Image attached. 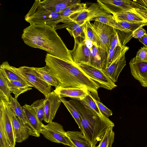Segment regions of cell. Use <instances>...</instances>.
Wrapping results in <instances>:
<instances>
[{
    "label": "cell",
    "mask_w": 147,
    "mask_h": 147,
    "mask_svg": "<svg viewBox=\"0 0 147 147\" xmlns=\"http://www.w3.org/2000/svg\"><path fill=\"white\" fill-rule=\"evenodd\" d=\"M45 61L59 87L80 88L87 89L93 97L100 100L98 90L99 87L76 65L47 53Z\"/></svg>",
    "instance_id": "cell-1"
},
{
    "label": "cell",
    "mask_w": 147,
    "mask_h": 147,
    "mask_svg": "<svg viewBox=\"0 0 147 147\" xmlns=\"http://www.w3.org/2000/svg\"><path fill=\"white\" fill-rule=\"evenodd\" d=\"M22 38L25 43L30 47L42 49L51 55L74 63L70 50L54 28L43 25H30L24 30Z\"/></svg>",
    "instance_id": "cell-2"
},
{
    "label": "cell",
    "mask_w": 147,
    "mask_h": 147,
    "mask_svg": "<svg viewBox=\"0 0 147 147\" xmlns=\"http://www.w3.org/2000/svg\"><path fill=\"white\" fill-rule=\"evenodd\" d=\"M69 101L80 114L84 136L92 147L96 146L101 140L107 129L114 126V123L108 118L102 119L92 114L79 100L74 99Z\"/></svg>",
    "instance_id": "cell-3"
},
{
    "label": "cell",
    "mask_w": 147,
    "mask_h": 147,
    "mask_svg": "<svg viewBox=\"0 0 147 147\" xmlns=\"http://www.w3.org/2000/svg\"><path fill=\"white\" fill-rule=\"evenodd\" d=\"M24 18L30 25H43L55 29L57 24L63 22L60 13L48 10L41 4L40 0L34 1Z\"/></svg>",
    "instance_id": "cell-4"
},
{
    "label": "cell",
    "mask_w": 147,
    "mask_h": 147,
    "mask_svg": "<svg viewBox=\"0 0 147 147\" xmlns=\"http://www.w3.org/2000/svg\"><path fill=\"white\" fill-rule=\"evenodd\" d=\"M91 24L93 30L97 34L100 42L101 49L99 50L103 69L106 65L108 53L110 47L111 37L116 29L111 26L98 21H95L93 23H91Z\"/></svg>",
    "instance_id": "cell-5"
},
{
    "label": "cell",
    "mask_w": 147,
    "mask_h": 147,
    "mask_svg": "<svg viewBox=\"0 0 147 147\" xmlns=\"http://www.w3.org/2000/svg\"><path fill=\"white\" fill-rule=\"evenodd\" d=\"M13 67L17 73L43 94L45 97L51 92L52 86L41 78L32 67L24 66L18 68Z\"/></svg>",
    "instance_id": "cell-6"
},
{
    "label": "cell",
    "mask_w": 147,
    "mask_h": 147,
    "mask_svg": "<svg viewBox=\"0 0 147 147\" xmlns=\"http://www.w3.org/2000/svg\"><path fill=\"white\" fill-rule=\"evenodd\" d=\"M99 87L111 90L117 86L102 71L90 64L81 63L76 65Z\"/></svg>",
    "instance_id": "cell-7"
},
{
    "label": "cell",
    "mask_w": 147,
    "mask_h": 147,
    "mask_svg": "<svg viewBox=\"0 0 147 147\" xmlns=\"http://www.w3.org/2000/svg\"><path fill=\"white\" fill-rule=\"evenodd\" d=\"M14 115L9 103L0 100V126L3 128L5 134L12 147H15V140L13 125Z\"/></svg>",
    "instance_id": "cell-8"
},
{
    "label": "cell",
    "mask_w": 147,
    "mask_h": 147,
    "mask_svg": "<svg viewBox=\"0 0 147 147\" xmlns=\"http://www.w3.org/2000/svg\"><path fill=\"white\" fill-rule=\"evenodd\" d=\"M96 2L104 10L112 15L134 9H147L146 7L133 1L98 0Z\"/></svg>",
    "instance_id": "cell-9"
},
{
    "label": "cell",
    "mask_w": 147,
    "mask_h": 147,
    "mask_svg": "<svg viewBox=\"0 0 147 147\" xmlns=\"http://www.w3.org/2000/svg\"><path fill=\"white\" fill-rule=\"evenodd\" d=\"M65 134L61 124L53 121L46 125L43 124L40 132L44 137L52 142L71 147Z\"/></svg>",
    "instance_id": "cell-10"
},
{
    "label": "cell",
    "mask_w": 147,
    "mask_h": 147,
    "mask_svg": "<svg viewBox=\"0 0 147 147\" xmlns=\"http://www.w3.org/2000/svg\"><path fill=\"white\" fill-rule=\"evenodd\" d=\"M112 15L104 10L97 2L93 3L85 11L74 14L63 22L66 24L72 22L85 23L94 18L101 16H111Z\"/></svg>",
    "instance_id": "cell-11"
},
{
    "label": "cell",
    "mask_w": 147,
    "mask_h": 147,
    "mask_svg": "<svg viewBox=\"0 0 147 147\" xmlns=\"http://www.w3.org/2000/svg\"><path fill=\"white\" fill-rule=\"evenodd\" d=\"M82 38H74L73 49L69 51L74 63L76 65L85 63L90 64L92 51L85 44Z\"/></svg>",
    "instance_id": "cell-12"
},
{
    "label": "cell",
    "mask_w": 147,
    "mask_h": 147,
    "mask_svg": "<svg viewBox=\"0 0 147 147\" xmlns=\"http://www.w3.org/2000/svg\"><path fill=\"white\" fill-rule=\"evenodd\" d=\"M61 102L60 98L54 91L45 97L43 119L45 122L49 123L53 121Z\"/></svg>",
    "instance_id": "cell-13"
},
{
    "label": "cell",
    "mask_w": 147,
    "mask_h": 147,
    "mask_svg": "<svg viewBox=\"0 0 147 147\" xmlns=\"http://www.w3.org/2000/svg\"><path fill=\"white\" fill-rule=\"evenodd\" d=\"M131 73L143 87H147V60L132 58L129 62Z\"/></svg>",
    "instance_id": "cell-14"
},
{
    "label": "cell",
    "mask_w": 147,
    "mask_h": 147,
    "mask_svg": "<svg viewBox=\"0 0 147 147\" xmlns=\"http://www.w3.org/2000/svg\"><path fill=\"white\" fill-rule=\"evenodd\" d=\"M23 108L27 125L29 127L30 135L40 137L43 123L31 105L26 104Z\"/></svg>",
    "instance_id": "cell-15"
},
{
    "label": "cell",
    "mask_w": 147,
    "mask_h": 147,
    "mask_svg": "<svg viewBox=\"0 0 147 147\" xmlns=\"http://www.w3.org/2000/svg\"><path fill=\"white\" fill-rule=\"evenodd\" d=\"M125 53L121 55L108 67L102 69L103 71L115 83L117 82L120 73L126 65Z\"/></svg>",
    "instance_id": "cell-16"
},
{
    "label": "cell",
    "mask_w": 147,
    "mask_h": 147,
    "mask_svg": "<svg viewBox=\"0 0 147 147\" xmlns=\"http://www.w3.org/2000/svg\"><path fill=\"white\" fill-rule=\"evenodd\" d=\"M54 91L60 98L68 97L79 100L85 98L89 91L83 88L60 87L55 88Z\"/></svg>",
    "instance_id": "cell-17"
},
{
    "label": "cell",
    "mask_w": 147,
    "mask_h": 147,
    "mask_svg": "<svg viewBox=\"0 0 147 147\" xmlns=\"http://www.w3.org/2000/svg\"><path fill=\"white\" fill-rule=\"evenodd\" d=\"M41 4L48 10L60 13L66 8L77 3H81L80 0H40Z\"/></svg>",
    "instance_id": "cell-18"
},
{
    "label": "cell",
    "mask_w": 147,
    "mask_h": 147,
    "mask_svg": "<svg viewBox=\"0 0 147 147\" xmlns=\"http://www.w3.org/2000/svg\"><path fill=\"white\" fill-rule=\"evenodd\" d=\"M13 125L16 142H22L28 138L30 135V129L27 124L14 115Z\"/></svg>",
    "instance_id": "cell-19"
},
{
    "label": "cell",
    "mask_w": 147,
    "mask_h": 147,
    "mask_svg": "<svg viewBox=\"0 0 147 147\" xmlns=\"http://www.w3.org/2000/svg\"><path fill=\"white\" fill-rule=\"evenodd\" d=\"M65 134L71 147H92L81 131H67Z\"/></svg>",
    "instance_id": "cell-20"
},
{
    "label": "cell",
    "mask_w": 147,
    "mask_h": 147,
    "mask_svg": "<svg viewBox=\"0 0 147 147\" xmlns=\"http://www.w3.org/2000/svg\"><path fill=\"white\" fill-rule=\"evenodd\" d=\"M134 9L113 15L116 21L133 23H147V21L137 13Z\"/></svg>",
    "instance_id": "cell-21"
},
{
    "label": "cell",
    "mask_w": 147,
    "mask_h": 147,
    "mask_svg": "<svg viewBox=\"0 0 147 147\" xmlns=\"http://www.w3.org/2000/svg\"><path fill=\"white\" fill-rule=\"evenodd\" d=\"M13 67L7 61L3 62L0 66V73L8 80L20 81L32 86L26 79L17 73Z\"/></svg>",
    "instance_id": "cell-22"
},
{
    "label": "cell",
    "mask_w": 147,
    "mask_h": 147,
    "mask_svg": "<svg viewBox=\"0 0 147 147\" xmlns=\"http://www.w3.org/2000/svg\"><path fill=\"white\" fill-rule=\"evenodd\" d=\"M85 23L72 22L57 25L55 30L66 28L70 35L74 38H80L83 39L84 38V26Z\"/></svg>",
    "instance_id": "cell-23"
},
{
    "label": "cell",
    "mask_w": 147,
    "mask_h": 147,
    "mask_svg": "<svg viewBox=\"0 0 147 147\" xmlns=\"http://www.w3.org/2000/svg\"><path fill=\"white\" fill-rule=\"evenodd\" d=\"M80 101L84 107L92 114L102 119L108 118L100 111L94 100L93 96L89 91L85 97Z\"/></svg>",
    "instance_id": "cell-24"
},
{
    "label": "cell",
    "mask_w": 147,
    "mask_h": 147,
    "mask_svg": "<svg viewBox=\"0 0 147 147\" xmlns=\"http://www.w3.org/2000/svg\"><path fill=\"white\" fill-rule=\"evenodd\" d=\"M33 69L37 73L43 80L55 88L59 87V84L51 73L49 68L46 65L42 67H32Z\"/></svg>",
    "instance_id": "cell-25"
},
{
    "label": "cell",
    "mask_w": 147,
    "mask_h": 147,
    "mask_svg": "<svg viewBox=\"0 0 147 147\" xmlns=\"http://www.w3.org/2000/svg\"><path fill=\"white\" fill-rule=\"evenodd\" d=\"M7 81L11 92L13 93L16 98L21 94L31 90L32 87L20 81L7 80Z\"/></svg>",
    "instance_id": "cell-26"
},
{
    "label": "cell",
    "mask_w": 147,
    "mask_h": 147,
    "mask_svg": "<svg viewBox=\"0 0 147 147\" xmlns=\"http://www.w3.org/2000/svg\"><path fill=\"white\" fill-rule=\"evenodd\" d=\"M86 4L84 3H80L72 5L63 10L60 13L63 19V22L70 16L83 11L87 8Z\"/></svg>",
    "instance_id": "cell-27"
},
{
    "label": "cell",
    "mask_w": 147,
    "mask_h": 147,
    "mask_svg": "<svg viewBox=\"0 0 147 147\" xmlns=\"http://www.w3.org/2000/svg\"><path fill=\"white\" fill-rule=\"evenodd\" d=\"M129 49L128 47L125 46L122 47L118 46L115 48L110 47L108 53L106 64L104 68L108 67L121 55L126 53Z\"/></svg>",
    "instance_id": "cell-28"
},
{
    "label": "cell",
    "mask_w": 147,
    "mask_h": 147,
    "mask_svg": "<svg viewBox=\"0 0 147 147\" xmlns=\"http://www.w3.org/2000/svg\"><path fill=\"white\" fill-rule=\"evenodd\" d=\"M9 103L14 115L18 117L24 123L27 124L23 107L18 101L17 98L11 96Z\"/></svg>",
    "instance_id": "cell-29"
},
{
    "label": "cell",
    "mask_w": 147,
    "mask_h": 147,
    "mask_svg": "<svg viewBox=\"0 0 147 147\" xmlns=\"http://www.w3.org/2000/svg\"><path fill=\"white\" fill-rule=\"evenodd\" d=\"M11 93L7 80L0 73V100L9 102Z\"/></svg>",
    "instance_id": "cell-30"
},
{
    "label": "cell",
    "mask_w": 147,
    "mask_h": 147,
    "mask_svg": "<svg viewBox=\"0 0 147 147\" xmlns=\"http://www.w3.org/2000/svg\"><path fill=\"white\" fill-rule=\"evenodd\" d=\"M62 102L71 113L76 122L78 124L79 129L84 135V132L82 126L80 114L73 105L69 101L67 100L63 97L60 98Z\"/></svg>",
    "instance_id": "cell-31"
},
{
    "label": "cell",
    "mask_w": 147,
    "mask_h": 147,
    "mask_svg": "<svg viewBox=\"0 0 147 147\" xmlns=\"http://www.w3.org/2000/svg\"><path fill=\"white\" fill-rule=\"evenodd\" d=\"M84 28L87 36L92 42L93 45L100 50L101 49L100 42L97 34L93 30L91 23L90 21H87L85 23Z\"/></svg>",
    "instance_id": "cell-32"
},
{
    "label": "cell",
    "mask_w": 147,
    "mask_h": 147,
    "mask_svg": "<svg viewBox=\"0 0 147 147\" xmlns=\"http://www.w3.org/2000/svg\"><path fill=\"white\" fill-rule=\"evenodd\" d=\"M111 127L106 131L101 140L99 142V147H112L114 141L115 134Z\"/></svg>",
    "instance_id": "cell-33"
},
{
    "label": "cell",
    "mask_w": 147,
    "mask_h": 147,
    "mask_svg": "<svg viewBox=\"0 0 147 147\" xmlns=\"http://www.w3.org/2000/svg\"><path fill=\"white\" fill-rule=\"evenodd\" d=\"M92 50L90 64L102 69V62L99 49L93 45Z\"/></svg>",
    "instance_id": "cell-34"
},
{
    "label": "cell",
    "mask_w": 147,
    "mask_h": 147,
    "mask_svg": "<svg viewBox=\"0 0 147 147\" xmlns=\"http://www.w3.org/2000/svg\"><path fill=\"white\" fill-rule=\"evenodd\" d=\"M30 105L40 120L42 122L45 116V99L37 100Z\"/></svg>",
    "instance_id": "cell-35"
},
{
    "label": "cell",
    "mask_w": 147,
    "mask_h": 147,
    "mask_svg": "<svg viewBox=\"0 0 147 147\" xmlns=\"http://www.w3.org/2000/svg\"><path fill=\"white\" fill-rule=\"evenodd\" d=\"M90 21H94L100 22L111 26L116 29L117 22L113 16H101L92 19Z\"/></svg>",
    "instance_id": "cell-36"
},
{
    "label": "cell",
    "mask_w": 147,
    "mask_h": 147,
    "mask_svg": "<svg viewBox=\"0 0 147 147\" xmlns=\"http://www.w3.org/2000/svg\"><path fill=\"white\" fill-rule=\"evenodd\" d=\"M0 147H12L6 137L3 127L0 126Z\"/></svg>",
    "instance_id": "cell-37"
},
{
    "label": "cell",
    "mask_w": 147,
    "mask_h": 147,
    "mask_svg": "<svg viewBox=\"0 0 147 147\" xmlns=\"http://www.w3.org/2000/svg\"><path fill=\"white\" fill-rule=\"evenodd\" d=\"M93 98L94 101L101 112L108 117L112 115V112L111 110L104 105L100 100H96L93 97Z\"/></svg>",
    "instance_id": "cell-38"
},
{
    "label": "cell",
    "mask_w": 147,
    "mask_h": 147,
    "mask_svg": "<svg viewBox=\"0 0 147 147\" xmlns=\"http://www.w3.org/2000/svg\"><path fill=\"white\" fill-rule=\"evenodd\" d=\"M110 48H115L118 46L120 47H123L121 44L119 38L116 30L111 37L110 41Z\"/></svg>",
    "instance_id": "cell-39"
},
{
    "label": "cell",
    "mask_w": 147,
    "mask_h": 147,
    "mask_svg": "<svg viewBox=\"0 0 147 147\" xmlns=\"http://www.w3.org/2000/svg\"><path fill=\"white\" fill-rule=\"evenodd\" d=\"M135 57L141 60H147V48L145 46L141 47L137 52Z\"/></svg>",
    "instance_id": "cell-40"
},
{
    "label": "cell",
    "mask_w": 147,
    "mask_h": 147,
    "mask_svg": "<svg viewBox=\"0 0 147 147\" xmlns=\"http://www.w3.org/2000/svg\"><path fill=\"white\" fill-rule=\"evenodd\" d=\"M142 27H140L134 30L132 33V37L138 39L144 36L146 33V32Z\"/></svg>",
    "instance_id": "cell-41"
},
{
    "label": "cell",
    "mask_w": 147,
    "mask_h": 147,
    "mask_svg": "<svg viewBox=\"0 0 147 147\" xmlns=\"http://www.w3.org/2000/svg\"><path fill=\"white\" fill-rule=\"evenodd\" d=\"M84 38L83 39V41L86 46L90 50L92 51V48L94 45L93 43L88 38L84 28Z\"/></svg>",
    "instance_id": "cell-42"
},
{
    "label": "cell",
    "mask_w": 147,
    "mask_h": 147,
    "mask_svg": "<svg viewBox=\"0 0 147 147\" xmlns=\"http://www.w3.org/2000/svg\"><path fill=\"white\" fill-rule=\"evenodd\" d=\"M135 11L147 21V9H141L139 8L134 9ZM147 25V22L146 23Z\"/></svg>",
    "instance_id": "cell-43"
},
{
    "label": "cell",
    "mask_w": 147,
    "mask_h": 147,
    "mask_svg": "<svg viewBox=\"0 0 147 147\" xmlns=\"http://www.w3.org/2000/svg\"><path fill=\"white\" fill-rule=\"evenodd\" d=\"M140 42L143 44L147 48V33L142 37L138 39Z\"/></svg>",
    "instance_id": "cell-44"
},
{
    "label": "cell",
    "mask_w": 147,
    "mask_h": 147,
    "mask_svg": "<svg viewBox=\"0 0 147 147\" xmlns=\"http://www.w3.org/2000/svg\"><path fill=\"white\" fill-rule=\"evenodd\" d=\"M133 1L147 8V0H135Z\"/></svg>",
    "instance_id": "cell-45"
},
{
    "label": "cell",
    "mask_w": 147,
    "mask_h": 147,
    "mask_svg": "<svg viewBox=\"0 0 147 147\" xmlns=\"http://www.w3.org/2000/svg\"><path fill=\"white\" fill-rule=\"evenodd\" d=\"M93 147H99V146L98 145V146H93Z\"/></svg>",
    "instance_id": "cell-46"
},
{
    "label": "cell",
    "mask_w": 147,
    "mask_h": 147,
    "mask_svg": "<svg viewBox=\"0 0 147 147\" xmlns=\"http://www.w3.org/2000/svg\"></svg>",
    "instance_id": "cell-47"
}]
</instances>
